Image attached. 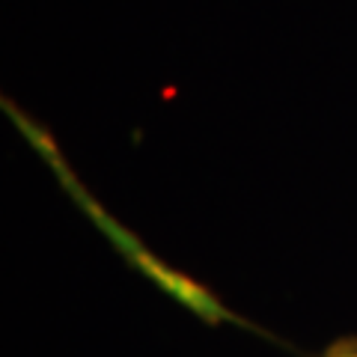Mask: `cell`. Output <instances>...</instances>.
Instances as JSON below:
<instances>
[{
    "instance_id": "obj_1",
    "label": "cell",
    "mask_w": 357,
    "mask_h": 357,
    "mask_svg": "<svg viewBox=\"0 0 357 357\" xmlns=\"http://www.w3.org/2000/svg\"><path fill=\"white\" fill-rule=\"evenodd\" d=\"M321 357H357V340H340V342H333Z\"/></svg>"
}]
</instances>
